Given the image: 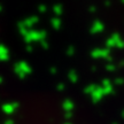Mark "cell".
Returning <instances> with one entry per match:
<instances>
[{"mask_svg": "<svg viewBox=\"0 0 124 124\" xmlns=\"http://www.w3.org/2000/svg\"><path fill=\"white\" fill-rule=\"evenodd\" d=\"M16 107H17V103H5L4 106H2V110L5 113H7V114H10V113H13L15 109H16Z\"/></svg>", "mask_w": 124, "mask_h": 124, "instance_id": "cell-1", "label": "cell"}, {"mask_svg": "<svg viewBox=\"0 0 124 124\" xmlns=\"http://www.w3.org/2000/svg\"><path fill=\"white\" fill-rule=\"evenodd\" d=\"M9 58V51L7 49L6 46L0 45V59L1 60H7Z\"/></svg>", "mask_w": 124, "mask_h": 124, "instance_id": "cell-2", "label": "cell"}, {"mask_svg": "<svg viewBox=\"0 0 124 124\" xmlns=\"http://www.w3.org/2000/svg\"><path fill=\"white\" fill-rule=\"evenodd\" d=\"M1 8H2V6H1V5H0V10H1Z\"/></svg>", "mask_w": 124, "mask_h": 124, "instance_id": "cell-5", "label": "cell"}, {"mask_svg": "<svg viewBox=\"0 0 124 124\" xmlns=\"http://www.w3.org/2000/svg\"><path fill=\"white\" fill-rule=\"evenodd\" d=\"M1 82H2V77H0V83H1Z\"/></svg>", "mask_w": 124, "mask_h": 124, "instance_id": "cell-4", "label": "cell"}, {"mask_svg": "<svg viewBox=\"0 0 124 124\" xmlns=\"http://www.w3.org/2000/svg\"><path fill=\"white\" fill-rule=\"evenodd\" d=\"M5 124H13V120H7L5 122Z\"/></svg>", "mask_w": 124, "mask_h": 124, "instance_id": "cell-3", "label": "cell"}]
</instances>
